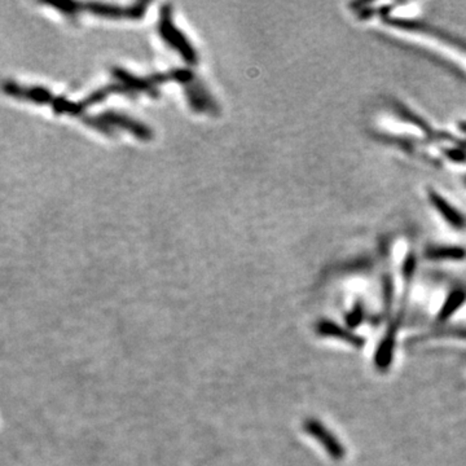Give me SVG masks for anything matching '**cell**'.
I'll list each match as a JSON object with an SVG mask.
<instances>
[{
	"instance_id": "3",
	"label": "cell",
	"mask_w": 466,
	"mask_h": 466,
	"mask_svg": "<svg viewBox=\"0 0 466 466\" xmlns=\"http://www.w3.org/2000/svg\"><path fill=\"white\" fill-rule=\"evenodd\" d=\"M149 3L139 1L131 4L129 7H118L113 4H103V3H81V12L86 9L92 15L96 16L109 17V18H141L147 12Z\"/></svg>"
},
{
	"instance_id": "6",
	"label": "cell",
	"mask_w": 466,
	"mask_h": 466,
	"mask_svg": "<svg viewBox=\"0 0 466 466\" xmlns=\"http://www.w3.org/2000/svg\"><path fill=\"white\" fill-rule=\"evenodd\" d=\"M429 198H430V202L433 204L434 207L438 210V213L442 215L443 219L447 221L450 226H452L455 229L465 228V216L460 213L458 209H455L447 200H444L438 192L430 190Z\"/></svg>"
},
{
	"instance_id": "4",
	"label": "cell",
	"mask_w": 466,
	"mask_h": 466,
	"mask_svg": "<svg viewBox=\"0 0 466 466\" xmlns=\"http://www.w3.org/2000/svg\"><path fill=\"white\" fill-rule=\"evenodd\" d=\"M304 430L312 436L316 442L323 446V448L327 451L328 455L335 460H342L344 458V448L333 434L328 430L324 424H321L316 420H307L304 422Z\"/></svg>"
},
{
	"instance_id": "2",
	"label": "cell",
	"mask_w": 466,
	"mask_h": 466,
	"mask_svg": "<svg viewBox=\"0 0 466 466\" xmlns=\"http://www.w3.org/2000/svg\"><path fill=\"white\" fill-rule=\"evenodd\" d=\"M172 77L175 81L184 86L187 98H188L189 105L193 108L196 112H216V104L214 103L213 98L206 91L204 84L198 81L188 69H178L172 70Z\"/></svg>"
},
{
	"instance_id": "9",
	"label": "cell",
	"mask_w": 466,
	"mask_h": 466,
	"mask_svg": "<svg viewBox=\"0 0 466 466\" xmlns=\"http://www.w3.org/2000/svg\"><path fill=\"white\" fill-rule=\"evenodd\" d=\"M465 298L466 295L464 292H461V290L453 292V293L448 297L447 302L444 303V306L442 307V311H441V313H439V319L446 320L447 318H450L451 315L455 313L458 307L464 303Z\"/></svg>"
},
{
	"instance_id": "5",
	"label": "cell",
	"mask_w": 466,
	"mask_h": 466,
	"mask_svg": "<svg viewBox=\"0 0 466 466\" xmlns=\"http://www.w3.org/2000/svg\"><path fill=\"white\" fill-rule=\"evenodd\" d=\"M100 117L105 121V122L115 130V127L118 129H123L127 131L131 132L134 136H136L140 140H149L152 139V131L150 129L147 127L145 124L141 122H138L136 119H134L129 115L118 113V112H113V110H108L105 113H101Z\"/></svg>"
},
{
	"instance_id": "8",
	"label": "cell",
	"mask_w": 466,
	"mask_h": 466,
	"mask_svg": "<svg viewBox=\"0 0 466 466\" xmlns=\"http://www.w3.org/2000/svg\"><path fill=\"white\" fill-rule=\"evenodd\" d=\"M318 332L320 335H328V337H335V338H342L344 341H347L352 344H359V338L355 335H350L347 332H344V329L337 327L333 323H320L318 327Z\"/></svg>"
},
{
	"instance_id": "1",
	"label": "cell",
	"mask_w": 466,
	"mask_h": 466,
	"mask_svg": "<svg viewBox=\"0 0 466 466\" xmlns=\"http://www.w3.org/2000/svg\"><path fill=\"white\" fill-rule=\"evenodd\" d=\"M158 33L171 48L178 51L181 58H184L188 64H196L197 53L184 34L174 25L171 18V7L164 4L161 8L160 21H158Z\"/></svg>"
},
{
	"instance_id": "7",
	"label": "cell",
	"mask_w": 466,
	"mask_h": 466,
	"mask_svg": "<svg viewBox=\"0 0 466 466\" xmlns=\"http://www.w3.org/2000/svg\"><path fill=\"white\" fill-rule=\"evenodd\" d=\"M430 261H462L466 257V250L460 246H435L426 252Z\"/></svg>"
}]
</instances>
